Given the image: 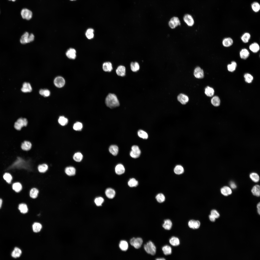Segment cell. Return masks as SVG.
<instances>
[{
  "instance_id": "6da1fadb",
  "label": "cell",
  "mask_w": 260,
  "mask_h": 260,
  "mask_svg": "<svg viewBox=\"0 0 260 260\" xmlns=\"http://www.w3.org/2000/svg\"><path fill=\"white\" fill-rule=\"evenodd\" d=\"M105 103L107 106L111 108L117 107L120 104L116 96L112 93H109L107 96Z\"/></svg>"
},
{
  "instance_id": "7a4b0ae2",
  "label": "cell",
  "mask_w": 260,
  "mask_h": 260,
  "mask_svg": "<svg viewBox=\"0 0 260 260\" xmlns=\"http://www.w3.org/2000/svg\"><path fill=\"white\" fill-rule=\"evenodd\" d=\"M28 123V121L26 118L20 117L15 122L14 127L17 130H20L24 127L26 126Z\"/></svg>"
},
{
  "instance_id": "3957f363",
  "label": "cell",
  "mask_w": 260,
  "mask_h": 260,
  "mask_svg": "<svg viewBox=\"0 0 260 260\" xmlns=\"http://www.w3.org/2000/svg\"><path fill=\"white\" fill-rule=\"evenodd\" d=\"M144 248L146 252L152 255H154L156 252V247L154 244L149 241L144 245Z\"/></svg>"
},
{
  "instance_id": "277c9868",
  "label": "cell",
  "mask_w": 260,
  "mask_h": 260,
  "mask_svg": "<svg viewBox=\"0 0 260 260\" xmlns=\"http://www.w3.org/2000/svg\"><path fill=\"white\" fill-rule=\"evenodd\" d=\"M34 37L33 34L32 33L29 34L28 32H26L21 37L20 42L22 44H26L33 41Z\"/></svg>"
},
{
  "instance_id": "5b68a950",
  "label": "cell",
  "mask_w": 260,
  "mask_h": 260,
  "mask_svg": "<svg viewBox=\"0 0 260 260\" xmlns=\"http://www.w3.org/2000/svg\"><path fill=\"white\" fill-rule=\"evenodd\" d=\"M143 242L142 239L141 238H131L130 241V245L136 249L139 248L141 246Z\"/></svg>"
},
{
  "instance_id": "8992f818",
  "label": "cell",
  "mask_w": 260,
  "mask_h": 260,
  "mask_svg": "<svg viewBox=\"0 0 260 260\" xmlns=\"http://www.w3.org/2000/svg\"><path fill=\"white\" fill-rule=\"evenodd\" d=\"M168 24L171 28L174 29L178 26H180L181 23L179 18L177 17L174 16L170 19Z\"/></svg>"
},
{
  "instance_id": "52a82bcc",
  "label": "cell",
  "mask_w": 260,
  "mask_h": 260,
  "mask_svg": "<svg viewBox=\"0 0 260 260\" xmlns=\"http://www.w3.org/2000/svg\"><path fill=\"white\" fill-rule=\"evenodd\" d=\"M141 151L138 147L136 145H134L131 147V150L130 153V155L132 158H136L140 156Z\"/></svg>"
},
{
  "instance_id": "ba28073f",
  "label": "cell",
  "mask_w": 260,
  "mask_h": 260,
  "mask_svg": "<svg viewBox=\"0 0 260 260\" xmlns=\"http://www.w3.org/2000/svg\"><path fill=\"white\" fill-rule=\"evenodd\" d=\"M184 22L189 26H192L194 24V21L192 16L188 14H185L183 18Z\"/></svg>"
},
{
  "instance_id": "9c48e42d",
  "label": "cell",
  "mask_w": 260,
  "mask_h": 260,
  "mask_svg": "<svg viewBox=\"0 0 260 260\" xmlns=\"http://www.w3.org/2000/svg\"><path fill=\"white\" fill-rule=\"evenodd\" d=\"M21 15L22 18L27 20L30 19L32 17V13L29 10L26 8L23 9L21 11Z\"/></svg>"
},
{
  "instance_id": "30bf717a",
  "label": "cell",
  "mask_w": 260,
  "mask_h": 260,
  "mask_svg": "<svg viewBox=\"0 0 260 260\" xmlns=\"http://www.w3.org/2000/svg\"><path fill=\"white\" fill-rule=\"evenodd\" d=\"M54 84L58 88H61L64 85L65 80L61 77L58 76L56 77L54 80Z\"/></svg>"
},
{
  "instance_id": "8fae6325",
  "label": "cell",
  "mask_w": 260,
  "mask_h": 260,
  "mask_svg": "<svg viewBox=\"0 0 260 260\" xmlns=\"http://www.w3.org/2000/svg\"><path fill=\"white\" fill-rule=\"evenodd\" d=\"M194 74L195 77L197 78H202L204 77L203 71L199 67H197L195 69Z\"/></svg>"
},
{
  "instance_id": "7c38bea8",
  "label": "cell",
  "mask_w": 260,
  "mask_h": 260,
  "mask_svg": "<svg viewBox=\"0 0 260 260\" xmlns=\"http://www.w3.org/2000/svg\"><path fill=\"white\" fill-rule=\"evenodd\" d=\"M200 222L199 221L194 220H189L188 222L189 227L193 229L198 228L200 226Z\"/></svg>"
},
{
  "instance_id": "4fadbf2b",
  "label": "cell",
  "mask_w": 260,
  "mask_h": 260,
  "mask_svg": "<svg viewBox=\"0 0 260 260\" xmlns=\"http://www.w3.org/2000/svg\"><path fill=\"white\" fill-rule=\"evenodd\" d=\"M32 146V144L30 141L25 140L21 143V147L22 150L27 151L31 149Z\"/></svg>"
},
{
  "instance_id": "5bb4252c",
  "label": "cell",
  "mask_w": 260,
  "mask_h": 260,
  "mask_svg": "<svg viewBox=\"0 0 260 260\" xmlns=\"http://www.w3.org/2000/svg\"><path fill=\"white\" fill-rule=\"evenodd\" d=\"M64 171L65 173L67 175L72 176L75 175L76 170L73 167L69 166L65 168Z\"/></svg>"
},
{
  "instance_id": "9a60e30c",
  "label": "cell",
  "mask_w": 260,
  "mask_h": 260,
  "mask_svg": "<svg viewBox=\"0 0 260 260\" xmlns=\"http://www.w3.org/2000/svg\"><path fill=\"white\" fill-rule=\"evenodd\" d=\"M177 99L182 104H185L188 101V97L186 95L181 93L177 96Z\"/></svg>"
},
{
  "instance_id": "2e32d148",
  "label": "cell",
  "mask_w": 260,
  "mask_h": 260,
  "mask_svg": "<svg viewBox=\"0 0 260 260\" xmlns=\"http://www.w3.org/2000/svg\"><path fill=\"white\" fill-rule=\"evenodd\" d=\"M76 51L75 49L70 48L67 50L66 53V56L71 59H74L76 57Z\"/></svg>"
},
{
  "instance_id": "e0dca14e",
  "label": "cell",
  "mask_w": 260,
  "mask_h": 260,
  "mask_svg": "<svg viewBox=\"0 0 260 260\" xmlns=\"http://www.w3.org/2000/svg\"><path fill=\"white\" fill-rule=\"evenodd\" d=\"M39 193V191L38 189L36 188H33L30 190L29 195L32 198L35 199L38 196Z\"/></svg>"
},
{
  "instance_id": "ac0fdd59",
  "label": "cell",
  "mask_w": 260,
  "mask_h": 260,
  "mask_svg": "<svg viewBox=\"0 0 260 260\" xmlns=\"http://www.w3.org/2000/svg\"><path fill=\"white\" fill-rule=\"evenodd\" d=\"M126 69L125 67L123 65L119 66L116 70L117 74L119 76H124L125 74Z\"/></svg>"
},
{
  "instance_id": "d6986e66",
  "label": "cell",
  "mask_w": 260,
  "mask_h": 260,
  "mask_svg": "<svg viewBox=\"0 0 260 260\" xmlns=\"http://www.w3.org/2000/svg\"><path fill=\"white\" fill-rule=\"evenodd\" d=\"M21 90L22 92L25 93L31 92L32 88L30 84L28 83L24 82L23 84Z\"/></svg>"
},
{
  "instance_id": "ffe728a7",
  "label": "cell",
  "mask_w": 260,
  "mask_h": 260,
  "mask_svg": "<svg viewBox=\"0 0 260 260\" xmlns=\"http://www.w3.org/2000/svg\"><path fill=\"white\" fill-rule=\"evenodd\" d=\"M12 189L16 192H20L22 189V184L19 182H16L13 183L12 185Z\"/></svg>"
},
{
  "instance_id": "44dd1931",
  "label": "cell",
  "mask_w": 260,
  "mask_h": 260,
  "mask_svg": "<svg viewBox=\"0 0 260 260\" xmlns=\"http://www.w3.org/2000/svg\"><path fill=\"white\" fill-rule=\"evenodd\" d=\"M220 191L221 194L225 196L230 195L232 192L231 188L227 186H224L221 188Z\"/></svg>"
},
{
  "instance_id": "7402d4cb",
  "label": "cell",
  "mask_w": 260,
  "mask_h": 260,
  "mask_svg": "<svg viewBox=\"0 0 260 260\" xmlns=\"http://www.w3.org/2000/svg\"><path fill=\"white\" fill-rule=\"evenodd\" d=\"M233 39L230 37L224 38L222 41L223 46L226 47H228L231 46L233 44Z\"/></svg>"
},
{
  "instance_id": "603a6c76",
  "label": "cell",
  "mask_w": 260,
  "mask_h": 260,
  "mask_svg": "<svg viewBox=\"0 0 260 260\" xmlns=\"http://www.w3.org/2000/svg\"><path fill=\"white\" fill-rule=\"evenodd\" d=\"M249 52L248 51L246 48L242 49L240 52V58L243 59H246L249 57Z\"/></svg>"
},
{
  "instance_id": "cb8c5ba5",
  "label": "cell",
  "mask_w": 260,
  "mask_h": 260,
  "mask_svg": "<svg viewBox=\"0 0 260 260\" xmlns=\"http://www.w3.org/2000/svg\"><path fill=\"white\" fill-rule=\"evenodd\" d=\"M48 165L46 163L39 164L37 167L38 171L41 173H45L48 170Z\"/></svg>"
},
{
  "instance_id": "d4e9b609",
  "label": "cell",
  "mask_w": 260,
  "mask_h": 260,
  "mask_svg": "<svg viewBox=\"0 0 260 260\" xmlns=\"http://www.w3.org/2000/svg\"><path fill=\"white\" fill-rule=\"evenodd\" d=\"M116 173L118 175H121L124 173L125 171V169L124 166L121 164L117 165L115 168Z\"/></svg>"
},
{
  "instance_id": "484cf974",
  "label": "cell",
  "mask_w": 260,
  "mask_h": 260,
  "mask_svg": "<svg viewBox=\"0 0 260 260\" xmlns=\"http://www.w3.org/2000/svg\"><path fill=\"white\" fill-rule=\"evenodd\" d=\"M115 192L113 189L111 188H107L105 191V194L107 197L109 199H112L115 197Z\"/></svg>"
},
{
  "instance_id": "4316f807",
  "label": "cell",
  "mask_w": 260,
  "mask_h": 260,
  "mask_svg": "<svg viewBox=\"0 0 260 260\" xmlns=\"http://www.w3.org/2000/svg\"><path fill=\"white\" fill-rule=\"evenodd\" d=\"M18 209L21 213L23 214L27 213L28 211L27 205L24 203L19 204L18 206Z\"/></svg>"
},
{
  "instance_id": "83f0119b",
  "label": "cell",
  "mask_w": 260,
  "mask_h": 260,
  "mask_svg": "<svg viewBox=\"0 0 260 260\" xmlns=\"http://www.w3.org/2000/svg\"><path fill=\"white\" fill-rule=\"evenodd\" d=\"M249 48L250 50L254 53L258 52L260 49L259 45L256 42H254L251 44Z\"/></svg>"
},
{
  "instance_id": "f1b7e54d",
  "label": "cell",
  "mask_w": 260,
  "mask_h": 260,
  "mask_svg": "<svg viewBox=\"0 0 260 260\" xmlns=\"http://www.w3.org/2000/svg\"><path fill=\"white\" fill-rule=\"evenodd\" d=\"M58 121L59 124L63 126L66 125L68 122L67 118L63 116L59 117Z\"/></svg>"
},
{
  "instance_id": "f546056e",
  "label": "cell",
  "mask_w": 260,
  "mask_h": 260,
  "mask_svg": "<svg viewBox=\"0 0 260 260\" xmlns=\"http://www.w3.org/2000/svg\"><path fill=\"white\" fill-rule=\"evenodd\" d=\"M103 69L105 72H111L113 69L111 63L110 62L104 63L103 64Z\"/></svg>"
},
{
  "instance_id": "4dcf8cb0",
  "label": "cell",
  "mask_w": 260,
  "mask_h": 260,
  "mask_svg": "<svg viewBox=\"0 0 260 260\" xmlns=\"http://www.w3.org/2000/svg\"><path fill=\"white\" fill-rule=\"evenodd\" d=\"M172 223L169 219H167L164 221L162 225V227L165 229L168 230H170L172 227Z\"/></svg>"
},
{
  "instance_id": "1f68e13d",
  "label": "cell",
  "mask_w": 260,
  "mask_h": 260,
  "mask_svg": "<svg viewBox=\"0 0 260 260\" xmlns=\"http://www.w3.org/2000/svg\"><path fill=\"white\" fill-rule=\"evenodd\" d=\"M109 152L113 155H117L118 152V147L116 145H112L109 147Z\"/></svg>"
},
{
  "instance_id": "d6a6232c",
  "label": "cell",
  "mask_w": 260,
  "mask_h": 260,
  "mask_svg": "<svg viewBox=\"0 0 260 260\" xmlns=\"http://www.w3.org/2000/svg\"><path fill=\"white\" fill-rule=\"evenodd\" d=\"M170 243L172 246H178L180 244L179 239L177 237L173 236L169 240Z\"/></svg>"
},
{
  "instance_id": "836d02e7",
  "label": "cell",
  "mask_w": 260,
  "mask_h": 260,
  "mask_svg": "<svg viewBox=\"0 0 260 260\" xmlns=\"http://www.w3.org/2000/svg\"><path fill=\"white\" fill-rule=\"evenodd\" d=\"M253 194L257 196H259L260 195V187L259 185H256L254 186L251 190Z\"/></svg>"
},
{
  "instance_id": "e575fe53",
  "label": "cell",
  "mask_w": 260,
  "mask_h": 260,
  "mask_svg": "<svg viewBox=\"0 0 260 260\" xmlns=\"http://www.w3.org/2000/svg\"><path fill=\"white\" fill-rule=\"evenodd\" d=\"M21 254V250L19 248L16 247L12 252L11 255L13 258H16L20 257Z\"/></svg>"
},
{
  "instance_id": "d590c367",
  "label": "cell",
  "mask_w": 260,
  "mask_h": 260,
  "mask_svg": "<svg viewBox=\"0 0 260 260\" xmlns=\"http://www.w3.org/2000/svg\"><path fill=\"white\" fill-rule=\"evenodd\" d=\"M119 247L123 251H125L128 248V245L127 242L124 240H121L119 244Z\"/></svg>"
},
{
  "instance_id": "8d00e7d4",
  "label": "cell",
  "mask_w": 260,
  "mask_h": 260,
  "mask_svg": "<svg viewBox=\"0 0 260 260\" xmlns=\"http://www.w3.org/2000/svg\"><path fill=\"white\" fill-rule=\"evenodd\" d=\"M3 179L9 184H10L13 180V177L12 175L9 173H6L3 175Z\"/></svg>"
},
{
  "instance_id": "74e56055",
  "label": "cell",
  "mask_w": 260,
  "mask_h": 260,
  "mask_svg": "<svg viewBox=\"0 0 260 260\" xmlns=\"http://www.w3.org/2000/svg\"><path fill=\"white\" fill-rule=\"evenodd\" d=\"M174 171L175 174L179 175L183 173L184 169L182 166L180 165H178L175 167Z\"/></svg>"
},
{
  "instance_id": "f35d334b",
  "label": "cell",
  "mask_w": 260,
  "mask_h": 260,
  "mask_svg": "<svg viewBox=\"0 0 260 260\" xmlns=\"http://www.w3.org/2000/svg\"><path fill=\"white\" fill-rule=\"evenodd\" d=\"M32 230L35 233H38L41 230L42 228L41 225L38 222H35L32 226Z\"/></svg>"
},
{
  "instance_id": "ab89813d",
  "label": "cell",
  "mask_w": 260,
  "mask_h": 260,
  "mask_svg": "<svg viewBox=\"0 0 260 260\" xmlns=\"http://www.w3.org/2000/svg\"><path fill=\"white\" fill-rule=\"evenodd\" d=\"M162 250L164 254L166 255L170 254L172 253L171 248L170 246L168 245L163 246L162 248Z\"/></svg>"
},
{
  "instance_id": "60d3db41",
  "label": "cell",
  "mask_w": 260,
  "mask_h": 260,
  "mask_svg": "<svg viewBox=\"0 0 260 260\" xmlns=\"http://www.w3.org/2000/svg\"><path fill=\"white\" fill-rule=\"evenodd\" d=\"M205 93L207 96L211 97L213 96L214 94V91L212 88L207 86L205 89Z\"/></svg>"
},
{
  "instance_id": "b9f144b4",
  "label": "cell",
  "mask_w": 260,
  "mask_h": 260,
  "mask_svg": "<svg viewBox=\"0 0 260 260\" xmlns=\"http://www.w3.org/2000/svg\"><path fill=\"white\" fill-rule=\"evenodd\" d=\"M83 156L81 153L77 152L75 153L73 156V160L76 162H79L83 159Z\"/></svg>"
},
{
  "instance_id": "7bdbcfd3",
  "label": "cell",
  "mask_w": 260,
  "mask_h": 260,
  "mask_svg": "<svg viewBox=\"0 0 260 260\" xmlns=\"http://www.w3.org/2000/svg\"><path fill=\"white\" fill-rule=\"evenodd\" d=\"M237 66L236 62L235 61H232L231 64H228L227 65L228 70L230 72H233L235 70Z\"/></svg>"
},
{
  "instance_id": "ee69618b",
  "label": "cell",
  "mask_w": 260,
  "mask_h": 260,
  "mask_svg": "<svg viewBox=\"0 0 260 260\" xmlns=\"http://www.w3.org/2000/svg\"><path fill=\"white\" fill-rule=\"evenodd\" d=\"M212 104L214 106H218L220 104V101L219 97L216 96L213 97L211 100Z\"/></svg>"
},
{
  "instance_id": "f6af8a7d",
  "label": "cell",
  "mask_w": 260,
  "mask_h": 260,
  "mask_svg": "<svg viewBox=\"0 0 260 260\" xmlns=\"http://www.w3.org/2000/svg\"><path fill=\"white\" fill-rule=\"evenodd\" d=\"M250 38L251 35L250 33L248 32H245L241 36V39L243 42L247 43L248 42Z\"/></svg>"
},
{
  "instance_id": "bcb514c9",
  "label": "cell",
  "mask_w": 260,
  "mask_h": 260,
  "mask_svg": "<svg viewBox=\"0 0 260 260\" xmlns=\"http://www.w3.org/2000/svg\"><path fill=\"white\" fill-rule=\"evenodd\" d=\"M131 70L133 72H136L139 69L140 66L138 63L136 62H132L130 64Z\"/></svg>"
},
{
  "instance_id": "7dc6e473",
  "label": "cell",
  "mask_w": 260,
  "mask_h": 260,
  "mask_svg": "<svg viewBox=\"0 0 260 260\" xmlns=\"http://www.w3.org/2000/svg\"><path fill=\"white\" fill-rule=\"evenodd\" d=\"M94 30L93 29L90 28L88 29L85 33L87 38L89 39H92L94 36Z\"/></svg>"
},
{
  "instance_id": "c3c4849f",
  "label": "cell",
  "mask_w": 260,
  "mask_h": 260,
  "mask_svg": "<svg viewBox=\"0 0 260 260\" xmlns=\"http://www.w3.org/2000/svg\"><path fill=\"white\" fill-rule=\"evenodd\" d=\"M249 176L250 179L254 182H257L259 181V176L258 174L256 173H252L250 174Z\"/></svg>"
},
{
  "instance_id": "681fc988",
  "label": "cell",
  "mask_w": 260,
  "mask_h": 260,
  "mask_svg": "<svg viewBox=\"0 0 260 260\" xmlns=\"http://www.w3.org/2000/svg\"><path fill=\"white\" fill-rule=\"evenodd\" d=\"M138 184V182L134 178L130 179L128 182V185L130 187H136Z\"/></svg>"
},
{
  "instance_id": "f907efd6",
  "label": "cell",
  "mask_w": 260,
  "mask_h": 260,
  "mask_svg": "<svg viewBox=\"0 0 260 260\" xmlns=\"http://www.w3.org/2000/svg\"><path fill=\"white\" fill-rule=\"evenodd\" d=\"M83 124L79 122H77L75 123L73 127V129L76 131L81 130L83 128Z\"/></svg>"
},
{
  "instance_id": "816d5d0a",
  "label": "cell",
  "mask_w": 260,
  "mask_h": 260,
  "mask_svg": "<svg viewBox=\"0 0 260 260\" xmlns=\"http://www.w3.org/2000/svg\"><path fill=\"white\" fill-rule=\"evenodd\" d=\"M137 134L140 137L143 139H146L148 137V135L147 133L143 130H139Z\"/></svg>"
},
{
  "instance_id": "f5cc1de1",
  "label": "cell",
  "mask_w": 260,
  "mask_h": 260,
  "mask_svg": "<svg viewBox=\"0 0 260 260\" xmlns=\"http://www.w3.org/2000/svg\"><path fill=\"white\" fill-rule=\"evenodd\" d=\"M156 199L159 202L162 203L165 201V197L163 194L161 193L158 194L156 195Z\"/></svg>"
},
{
  "instance_id": "db71d44e",
  "label": "cell",
  "mask_w": 260,
  "mask_h": 260,
  "mask_svg": "<svg viewBox=\"0 0 260 260\" xmlns=\"http://www.w3.org/2000/svg\"><path fill=\"white\" fill-rule=\"evenodd\" d=\"M244 77L245 81L248 83H251L253 79V76L251 75L248 73L245 74L244 75Z\"/></svg>"
},
{
  "instance_id": "11a10c76",
  "label": "cell",
  "mask_w": 260,
  "mask_h": 260,
  "mask_svg": "<svg viewBox=\"0 0 260 260\" xmlns=\"http://www.w3.org/2000/svg\"><path fill=\"white\" fill-rule=\"evenodd\" d=\"M253 10L255 12L259 11L260 9V6L259 4L257 2L253 3L251 5Z\"/></svg>"
},
{
  "instance_id": "9f6ffc18",
  "label": "cell",
  "mask_w": 260,
  "mask_h": 260,
  "mask_svg": "<svg viewBox=\"0 0 260 260\" xmlns=\"http://www.w3.org/2000/svg\"><path fill=\"white\" fill-rule=\"evenodd\" d=\"M39 93L40 95L45 97H47L50 96V92L47 89H41L39 91Z\"/></svg>"
},
{
  "instance_id": "6f0895ef",
  "label": "cell",
  "mask_w": 260,
  "mask_h": 260,
  "mask_svg": "<svg viewBox=\"0 0 260 260\" xmlns=\"http://www.w3.org/2000/svg\"><path fill=\"white\" fill-rule=\"evenodd\" d=\"M104 201V199L101 197H97L94 200L95 203L98 206H101Z\"/></svg>"
},
{
  "instance_id": "680465c9",
  "label": "cell",
  "mask_w": 260,
  "mask_h": 260,
  "mask_svg": "<svg viewBox=\"0 0 260 260\" xmlns=\"http://www.w3.org/2000/svg\"><path fill=\"white\" fill-rule=\"evenodd\" d=\"M211 214L214 216L215 218H218L220 214L216 210L213 209L211 211Z\"/></svg>"
},
{
  "instance_id": "91938a15",
  "label": "cell",
  "mask_w": 260,
  "mask_h": 260,
  "mask_svg": "<svg viewBox=\"0 0 260 260\" xmlns=\"http://www.w3.org/2000/svg\"><path fill=\"white\" fill-rule=\"evenodd\" d=\"M230 187L232 189H235L237 187V186L235 183L233 181H231L229 183Z\"/></svg>"
},
{
  "instance_id": "94428289",
  "label": "cell",
  "mask_w": 260,
  "mask_h": 260,
  "mask_svg": "<svg viewBox=\"0 0 260 260\" xmlns=\"http://www.w3.org/2000/svg\"><path fill=\"white\" fill-rule=\"evenodd\" d=\"M209 218L210 221L212 222H214L216 218L211 214L209 216Z\"/></svg>"
},
{
  "instance_id": "6125c7cd",
  "label": "cell",
  "mask_w": 260,
  "mask_h": 260,
  "mask_svg": "<svg viewBox=\"0 0 260 260\" xmlns=\"http://www.w3.org/2000/svg\"><path fill=\"white\" fill-rule=\"evenodd\" d=\"M260 202L257 204V212L258 214L260 215Z\"/></svg>"
},
{
  "instance_id": "be15d7a7",
  "label": "cell",
  "mask_w": 260,
  "mask_h": 260,
  "mask_svg": "<svg viewBox=\"0 0 260 260\" xmlns=\"http://www.w3.org/2000/svg\"><path fill=\"white\" fill-rule=\"evenodd\" d=\"M2 203L3 200L1 198H0V209L1 207Z\"/></svg>"
},
{
  "instance_id": "e7e4bbea",
  "label": "cell",
  "mask_w": 260,
  "mask_h": 260,
  "mask_svg": "<svg viewBox=\"0 0 260 260\" xmlns=\"http://www.w3.org/2000/svg\"><path fill=\"white\" fill-rule=\"evenodd\" d=\"M157 260H164L165 259L163 258H159L156 259Z\"/></svg>"
},
{
  "instance_id": "03108f58",
  "label": "cell",
  "mask_w": 260,
  "mask_h": 260,
  "mask_svg": "<svg viewBox=\"0 0 260 260\" xmlns=\"http://www.w3.org/2000/svg\"><path fill=\"white\" fill-rule=\"evenodd\" d=\"M10 0V1L11 0V1H15L16 0Z\"/></svg>"
},
{
  "instance_id": "003e7915",
  "label": "cell",
  "mask_w": 260,
  "mask_h": 260,
  "mask_svg": "<svg viewBox=\"0 0 260 260\" xmlns=\"http://www.w3.org/2000/svg\"><path fill=\"white\" fill-rule=\"evenodd\" d=\"M71 0V1H73V0Z\"/></svg>"
}]
</instances>
